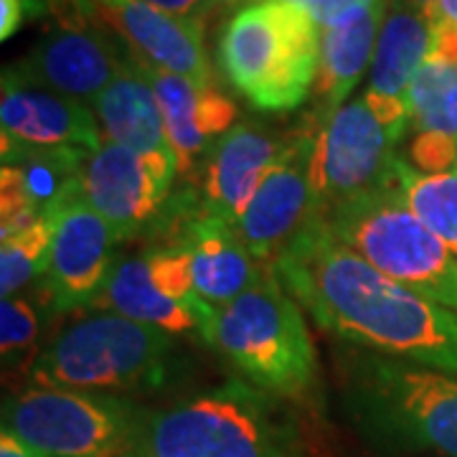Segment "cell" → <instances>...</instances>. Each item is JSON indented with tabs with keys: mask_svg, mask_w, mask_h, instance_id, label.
<instances>
[{
	"mask_svg": "<svg viewBox=\"0 0 457 457\" xmlns=\"http://www.w3.org/2000/svg\"><path fill=\"white\" fill-rule=\"evenodd\" d=\"M318 326L389 359L457 374V315L386 278L311 221L272 264Z\"/></svg>",
	"mask_w": 457,
	"mask_h": 457,
	"instance_id": "6da1fadb",
	"label": "cell"
},
{
	"mask_svg": "<svg viewBox=\"0 0 457 457\" xmlns=\"http://www.w3.org/2000/svg\"><path fill=\"white\" fill-rule=\"evenodd\" d=\"M343 411L378 455L457 457V374L356 348L343 359Z\"/></svg>",
	"mask_w": 457,
	"mask_h": 457,
	"instance_id": "7a4b0ae2",
	"label": "cell"
},
{
	"mask_svg": "<svg viewBox=\"0 0 457 457\" xmlns=\"http://www.w3.org/2000/svg\"><path fill=\"white\" fill-rule=\"evenodd\" d=\"M128 457L300 455L278 396L237 378L163 409H143Z\"/></svg>",
	"mask_w": 457,
	"mask_h": 457,
	"instance_id": "3957f363",
	"label": "cell"
},
{
	"mask_svg": "<svg viewBox=\"0 0 457 457\" xmlns=\"http://www.w3.org/2000/svg\"><path fill=\"white\" fill-rule=\"evenodd\" d=\"M323 29L297 0H254L219 36L227 82L262 112L300 107L318 77Z\"/></svg>",
	"mask_w": 457,
	"mask_h": 457,
	"instance_id": "277c9868",
	"label": "cell"
},
{
	"mask_svg": "<svg viewBox=\"0 0 457 457\" xmlns=\"http://www.w3.org/2000/svg\"><path fill=\"white\" fill-rule=\"evenodd\" d=\"M204 341L262 392L278 399H305L315 392V343L300 303L275 270H267L237 300L216 308Z\"/></svg>",
	"mask_w": 457,
	"mask_h": 457,
	"instance_id": "5b68a950",
	"label": "cell"
},
{
	"mask_svg": "<svg viewBox=\"0 0 457 457\" xmlns=\"http://www.w3.org/2000/svg\"><path fill=\"white\" fill-rule=\"evenodd\" d=\"M176 338L120 312H95L69 326L31 361L29 386L120 394L158 386Z\"/></svg>",
	"mask_w": 457,
	"mask_h": 457,
	"instance_id": "8992f818",
	"label": "cell"
},
{
	"mask_svg": "<svg viewBox=\"0 0 457 457\" xmlns=\"http://www.w3.org/2000/svg\"><path fill=\"white\" fill-rule=\"evenodd\" d=\"M318 221L378 272L457 315V257L409 212L389 179Z\"/></svg>",
	"mask_w": 457,
	"mask_h": 457,
	"instance_id": "52a82bcc",
	"label": "cell"
},
{
	"mask_svg": "<svg viewBox=\"0 0 457 457\" xmlns=\"http://www.w3.org/2000/svg\"><path fill=\"white\" fill-rule=\"evenodd\" d=\"M140 417L117 394L29 386L3 402V429L46 457H128Z\"/></svg>",
	"mask_w": 457,
	"mask_h": 457,
	"instance_id": "ba28073f",
	"label": "cell"
},
{
	"mask_svg": "<svg viewBox=\"0 0 457 457\" xmlns=\"http://www.w3.org/2000/svg\"><path fill=\"white\" fill-rule=\"evenodd\" d=\"M402 137V132L392 130L376 117L363 95L323 117L315 128L312 221L381 188L399 155L396 145Z\"/></svg>",
	"mask_w": 457,
	"mask_h": 457,
	"instance_id": "9c48e42d",
	"label": "cell"
},
{
	"mask_svg": "<svg viewBox=\"0 0 457 457\" xmlns=\"http://www.w3.org/2000/svg\"><path fill=\"white\" fill-rule=\"evenodd\" d=\"M102 297L112 312L173 338L188 333L204 338L213 315V308L198 297L188 254L179 245L147 249L117 262Z\"/></svg>",
	"mask_w": 457,
	"mask_h": 457,
	"instance_id": "30bf717a",
	"label": "cell"
},
{
	"mask_svg": "<svg viewBox=\"0 0 457 457\" xmlns=\"http://www.w3.org/2000/svg\"><path fill=\"white\" fill-rule=\"evenodd\" d=\"M176 176V158L140 155L130 147L104 140L84 161L79 191L125 242L153 224V219L163 209Z\"/></svg>",
	"mask_w": 457,
	"mask_h": 457,
	"instance_id": "8fae6325",
	"label": "cell"
},
{
	"mask_svg": "<svg viewBox=\"0 0 457 457\" xmlns=\"http://www.w3.org/2000/svg\"><path fill=\"white\" fill-rule=\"evenodd\" d=\"M59 18L11 69L26 82L92 104L117 79L128 59L117 54L107 31L89 21L82 8Z\"/></svg>",
	"mask_w": 457,
	"mask_h": 457,
	"instance_id": "7c38bea8",
	"label": "cell"
},
{
	"mask_svg": "<svg viewBox=\"0 0 457 457\" xmlns=\"http://www.w3.org/2000/svg\"><path fill=\"white\" fill-rule=\"evenodd\" d=\"M312 155L315 130L295 132L293 145L270 168L242 216L231 224L260 264H275L312 221Z\"/></svg>",
	"mask_w": 457,
	"mask_h": 457,
	"instance_id": "4fadbf2b",
	"label": "cell"
},
{
	"mask_svg": "<svg viewBox=\"0 0 457 457\" xmlns=\"http://www.w3.org/2000/svg\"><path fill=\"white\" fill-rule=\"evenodd\" d=\"M56 227L46 270L51 305L59 312L95 303L114 270L120 234L99 216L79 191V183L54 204Z\"/></svg>",
	"mask_w": 457,
	"mask_h": 457,
	"instance_id": "5bb4252c",
	"label": "cell"
},
{
	"mask_svg": "<svg viewBox=\"0 0 457 457\" xmlns=\"http://www.w3.org/2000/svg\"><path fill=\"white\" fill-rule=\"evenodd\" d=\"M79 5L89 21L110 29L135 59L198 84H213L201 21L170 16L145 0H79Z\"/></svg>",
	"mask_w": 457,
	"mask_h": 457,
	"instance_id": "9a60e30c",
	"label": "cell"
},
{
	"mask_svg": "<svg viewBox=\"0 0 457 457\" xmlns=\"http://www.w3.org/2000/svg\"><path fill=\"white\" fill-rule=\"evenodd\" d=\"M3 143L29 150H77L92 155L102 143V125L89 104L26 82L11 66L0 79Z\"/></svg>",
	"mask_w": 457,
	"mask_h": 457,
	"instance_id": "2e32d148",
	"label": "cell"
},
{
	"mask_svg": "<svg viewBox=\"0 0 457 457\" xmlns=\"http://www.w3.org/2000/svg\"><path fill=\"white\" fill-rule=\"evenodd\" d=\"M130 59L145 74L161 102L179 173H191L198 158L212 153V147L234 128L237 104L216 84H198L180 74L155 69L135 56Z\"/></svg>",
	"mask_w": 457,
	"mask_h": 457,
	"instance_id": "e0dca14e",
	"label": "cell"
},
{
	"mask_svg": "<svg viewBox=\"0 0 457 457\" xmlns=\"http://www.w3.org/2000/svg\"><path fill=\"white\" fill-rule=\"evenodd\" d=\"M293 140L295 135H279L252 122L234 125L209 153L201 213L216 216L231 227Z\"/></svg>",
	"mask_w": 457,
	"mask_h": 457,
	"instance_id": "ac0fdd59",
	"label": "cell"
},
{
	"mask_svg": "<svg viewBox=\"0 0 457 457\" xmlns=\"http://www.w3.org/2000/svg\"><path fill=\"white\" fill-rule=\"evenodd\" d=\"M179 246L188 254L198 297L213 311L237 300L267 275L237 231L209 213H201L186 227Z\"/></svg>",
	"mask_w": 457,
	"mask_h": 457,
	"instance_id": "d6986e66",
	"label": "cell"
},
{
	"mask_svg": "<svg viewBox=\"0 0 457 457\" xmlns=\"http://www.w3.org/2000/svg\"><path fill=\"white\" fill-rule=\"evenodd\" d=\"M389 5L392 0H369L323 29L315 77V95L320 99L323 117L351 102V92L359 87L363 71L374 62L378 33Z\"/></svg>",
	"mask_w": 457,
	"mask_h": 457,
	"instance_id": "ffe728a7",
	"label": "cell"
},
{
	"mask_svg": "<svg viewBox=\"0 0 457 457\" xmlns=\"http://www.w3.org/2000/svg\"><path fill=\"white\" fill-rule=\"evenodd\" d=\"M92 110L104 130V140L130 147L140 155L176 158L168 143L161 102L132 59H128L117 79L92 102Z\"/></svg>",
	"mask_w": 457,
	"mask_h": 457,
	"instance_id": "44dd1931",
	"label": "cell"
},
{
	"mask_svg": "<svg viewBox=\"0 0 457 457\" xmlns=\"http://www.w3.org/2000/svg\"><path fill=\"white\" fill-rule=\"evenodd\" d=\"M435 26L420 11L392 0L378 33L366 92L386 102L407 104L409 87L432 46Z\"/></svg>",
	"mask_w": 457,
	"mask_h": 457,
	"instance_id": "7402d4cb",
	"label": "cell"
},
{
	"mask_svg": "<svg viewBox=\"0 0 457 457\" xmlns=\"http://www.w3.org/2000/svg\"><path fill=\"white\" fill-rule=\"evenodd\" d=\"M389 183L407 209L457 257V165L445 173H422L396 155Z\"/></svg>",
	"mask_w": 457,
	"mask_h": 457,
	"instance_id": "603a6c76",
	"label": "cell"
},
{
	"mask_svg": "<svg viewBox=\"0 0 457 457\" xmlns=\"http://www.w3.org/2000/svg\"><path fill=\"white\" fill-rule=\"evenodd\" d=\"M56 212L51 206L31 227L0 242V295L13 297L33 279L46 275L54 246Z\"/></svg>",
	"mask_w": 457,
	"mask_h": 457,
	"instance_id": "cb8c5ba5",
	"label": "cell"
},
{
	"mask_svg": "<svg viewBox=\"0 0 457 457\" xmlns=\"http://www.w3.org/2000/svg\"><path fill=\"white\" fill-rule=\"evenodd\" d=\"M41 330V320L31 300L13 295L0 300V353L3 361H16L31 348Z\"/></svg>",
	"mask_w": 457,
	"mask_h": 457,
	"instance_id": "d4e9b609",
	"label": "cell"
},
{
	"mask_svg": "<svg viewBox=\"0 0 457 457\" xmlns=\"http://www.w3.org/2000/svg\"><path fill=\"white\" fill-rule=\"evenodd\" d=\"M407 161L422 173L453 170L457 165V137L445 132H417Z\"/></svg>",
	"mask_w": 457,
	"mask_h": 457,
	"instance_id": "484cf974",
	"label": "cell"
},
{
	"mask_svg": "<svg viewBox=\"0 0 457 457\" xmlns=\"http://www.w3.org/2000/svg\"><path fill=\"white\" fill-rule=\"evenodd\" d=\"M145 3L161 8L165 13H170V16L186 18V21H201L204 23V18L212 13L213 5L219 0H145Z\"/></svg>",
	"mask_w": 457,
	"mask_h": 457,
	"instance_id": "4316f807",
	"label": "cell"
},
{
	"mask_svg": "<svg viewBox=\"0 0 457 457\" xmlns=\"http://www.w3.org/2000/svg\"><path fill=\"white\" fill-rule=\"evenodd\" d=\"M297 3H303L315 16V21L320 23V29H326L333 21H338L343 13L359 8V5L369 3V0H297Z\"/></svg>",
	"mask_w": 457,
	"mask_h": 457,
	"instance_id": "83f0119b",
	"label": "cell"
},
{
	"mask_svg": "<svg viewBox=\"0 0 457 457\" xmlns=\"http://www.w3.org/2000/svg\"><path fill=\"white\" fill-rule=\"evenodd\" d=\"M29 8L23 0H0V38L8 41L23 26Z\"/></svg>",
	"mask_w": 457,
	"mask_h": 457,
	"instance_id": "f1b7e54d",
	"label": "cell"
},
{
	"mask_svg": "<svg viewBox=\"0 0 457 457\" xmlns=\"http://www.w3.org/2000/svg\"><path fill=\"white\" fill-rule=\"evenodd\" d=\"M0 457H46L41 453H36L33 447L23 445V442L13 437L11 432L0 429Z\"/></svg>",
	"mask_w": 457,
	"mask_h": 457,
	"instance_id": "f546056e",
	"label": "cell"
},
{
	"mask_svg": "<svg viewBox=\"0 0 457 457\" xmlns=\"http://www.w3.org/2000/svg\"><path fill=\"white\" fill-rule=\"evenodd\" d=\"M399 3H404L409 8H414V11H420L422 16L435 26V11H437V0H399Z\"/></svg>",
	"mask_w": 457,
	"mask_h": 457,
	"instance_id": "4dcf8cb0",
	"label": "cell"
},
{
	"mask_svg": "<svg viewBox=\"0 0 457 457\" xmlns=\"http://www.w3.org/2000/svg\"><path fill=\"white\" fill-rule=\"evenodd\" d=\"M221 5H237V3H254V0H219Z\"/></svg>",
	"mask_w": 457,
	"mask_h": 457,
	"instance_id": "1f68e13d",
	"label": "cell"
}]
</instances>
